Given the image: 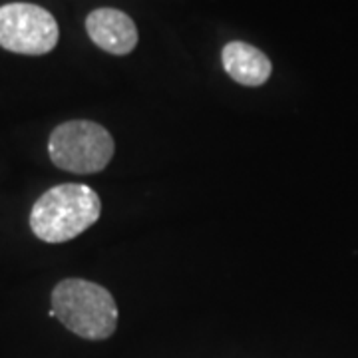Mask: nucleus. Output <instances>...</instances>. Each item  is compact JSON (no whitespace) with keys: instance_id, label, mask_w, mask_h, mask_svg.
I'll return each instance as SVG.
<instances>
[{"instance_id":"obj_1","label":"nucleus","mask_w":358,"mask_h":358,"mask_svg":"<svg viewBox=\"0 0 358 358\" xmlns=\"http://www.w3.org/2000/svg\"><path fill=\"white\" fill-rule=\"evenodd\" d=\"M102 213L98 193L84 183H60L46 193L30 211V229L46 243H66L90 229Z\"/></svg>"},{"instance_id":"obj_2","label":"nucleus","mask_w":358,"mask_h":358,"mask_svg":"<svg viewBox=\"0 0 358 358\" xmlns=\"http://www.w3.org/2000/svg\"><path fill=\"white\" fill-rule=\"evenodd\" d=\"M52 317L86 341H106L117 329L112 293L86 279H64L52 291Z\"/></svg>"},{"instance_id":"obj_3","label":"nucleus","mask_w":358,"mask_h":358,"mask_svg":"<svg viewBox=\"0 0 358 358\" xmlns=\"http://www.w3.org/2000/svg\"><path fill=\"white\" fill-rule=\"evenodd\" d=\"M115 145L110 131L90 120H70L52 129L48 155L58 169L70 173H98L114 157Z\"/></svg>"},{"instance_id":"obj_4","label":"nucleus","mask_w":358,"mask_h":358,"mask_svg":"<svg viewBox=\"0 0 358 358\" xmlns=\"http://www.w3.org/2000/svg\"><path fill=\"white\" fill-rule=\"evenodd\" d=\"M60 28L46 8L30 2H10L0 6V48L42 56L56 48Z\"/></svg>"},{"instance_id":"obj_5","label":"nucleus","mask_w":358,"mask_h":358,"mask_svg":"<svg viewBox=\"0 0 358 358\" xmlns=\"http://www.w3.org/2000/svg\"><path fill=\"white\" fill-rule=\"evenodd\" d=\"M86 32L98 48L114 56H126L138 46L136 22L117 8H98L90 13Z\"/></svg>"},{"instance_id":"obj_6","label":"nucleus","mask_w":358,"mask_h":358,"mask_svg":"<svg viewBox=\"0 0 358 358\" xmlns=\"http://www.w3.org/2000/svg\"><path fill=\"white\" fill-rule=\"evenodd\" d=\"M221 60H223L225 72L241 86H251V88L263 86L273 72L267 54L239 40L229 42L223 48Z\"/></svg>"}]
</instances>
